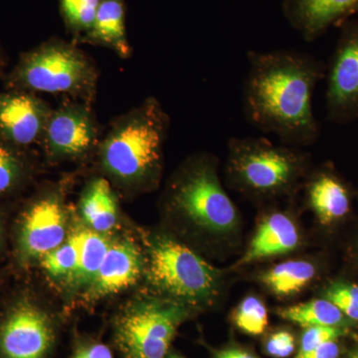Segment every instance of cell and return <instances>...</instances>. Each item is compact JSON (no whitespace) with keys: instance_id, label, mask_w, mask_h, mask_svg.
Wrapping results in <instances>:
<instances>
[{"instance_id":"obj_1","label":"cell","mask_w":358,"mask_h":358,"mask_svg":"<svg viewBox=\"0 0 358 358\" xmlns=\"http://www.w3.org/2000/svg\"><path fill=\"white\" fill-rule=\"evenodd\" d=\"M249 68L243 84L247 121L259 131L277 136L282 143L307 147L319 138L313 113L315 87L324 67L310 54L296 50L247 54Z\"/></svg>"},{"instance_id":"obj_2","label":"cell","mask_w":358,"mask_h":358,"mask_svg":"<svg viewBox=\"0 0 358 358\" xmlns=\"http://www.w3.org/2000/svg\"><path fill=\"white\" fill-rule=\"evenodd\" d=\"M171 117L155 96L117 117L99 143L101 166L124 186L152 183L162 169Z\"/></svg>"},{"instance_id":"obj_3","label":"cell","mask_w":358,"mask_h":358,"mask_svg":"<svg viewBox=\"0 0 358 358\" xmlns=\"http://www.w3.org/2000/svg\"><path fill=\"white\" fill-rule=\"evenodd\" d=\"M1 79L6 90L65 94L91 105L99 72L96 63L76 45L51 38L21 53Z\"/></svg>"},{"instance_id":"obj_4","label":"cell","mask_w":358,"mask_h":358,"mask_svg":"<svg viewBox=\"0 0 358 358\" xmlns=\"http://www.w3.org/2000/svg\"><path fill=\"white\" fill-rule=\"evenodd\" d=\"M308 155L298 147L265 138H235L228 143L226 171L232 185L256 197L291 192L307 173Z\"/></svg>"},{"instance_id":"obj_5","label":"cell","mask_w":358,"mask_h":358,"mask_svg":"<svg viewBox=\"0 0 358 358\" xmlns=\"http://www.w3.org/2000/svg\"><path fill=\"white\" fill-rule=\"evenodd\" d=\"M169 203L190 221L214 233H227L238 222L236 206L219 179L215 159H190L169 188Z\"/></svg>"},{"instance_id":"obj_6","label":"cell","mask_w":358,"mask_h":358,"mask_svg":"<svg viewBox=\"0 0 358 358\" xmlns=\"http://www.w3.org/2000/svg\"><path fill=\"white\" fill-rule=\"evenodd\" d=\"M148 255V279L164 293L195 303L215 296L217 271L185 245L157 238L150 245Z\"/></svg>"},{"instance_id":"obj_7","label":"cell","mask_w":358,"mask_h":358,"mask_svg":"<svg viewBox=\"0 0 358 358\" xmlns=\"http://www.w3.org/2000/svg\"><path fill=\"white\" fill-rule=\"evenodd\" d=\"M183 315L176 303H138L117 322V345L127 358H164Z\"/></svg>"},{"instance_id":"obj_8","label":"cell","mask_w":358,"mask_h":358,"mask_svg":"<svg viewBox=\"0 0 358 358\" xmlns=\"http://www.w3.org/2000/svg\"><path fill=\"white\" fill-rule=\"evenodd\" d=\"M40 143L53 159H79L88 155L100 143L91 105L72 102L52 110Z\"/></svg>"},{"instance_id":"obj_9","label":"cell","mask_w":358,"mask_h":358,"mask_svg":"<svg viewBox=\"0 0 358 358\" xmlns=\"http://www.w3.org/2000/svg\"><path fill=\"white\" fill-rule=\"evenodd\" d=\"M326 103L333 122L358 117V21L343 27L327 71Z\"/></svg>"},{"instance_id":"obj_10","label":"cell","mask_w":358,"mask_h":358,"mask_svg":"<svg viewBox=\"0 0 358 358\" xmlns=\"http://www.w3.org/2000/svg\"><path fill=\"white\" fill-rule=\"evenodd\" d=\"M53 338L48 317L31 303H20L0 326V358H45Z\"/></svg>"},{"instance_id":"obj_11","label":"cell","mask_w":358,"mask_h":358,"mask_svg":"<svg viewBox=\"0 0 358 358\" xmlns=\"http://www.w3.org/2000/svg\"><path fill=\"white\" fill-rule=\"evenodd\" d=\"M52 110L31 92H0V138L22 148L40 143Z\"/></svg>"},{"instance_id":"obj_12","label":"cell","mask_w":358,"mask_h":358,"mask_svg":"<svg viewBox=\"0 0 358 358\" xmlns=\"http://www.w3.org/2000/svg\"><path fill=\"white\" fill-rule=\"evenodd\" d=\"M21 222L20 255L27 260L41 259L64 243V205L56 193H48L32 202Z\"/></svg>"},{"instance_id":"obj_13","label":"cell","mask_w":358,"mask_h":358,"mask_svg":"<svg viewBox=\"0 0 358 358\" xmlns=\"http://www.w3.org/2000/svg\"><path fill=\"white\" fill-rule=\"evenodd\" d=\"M358 0H282V14L307 42L352 16Z\"/></svg>"},{"instance_id":"obj_14","label":"cell","mask_w":358,"mask_h":358,"mask_svg":"<svg viewBox=\"0 0 358 358\" xmlns=\"http://www.w3.org/2000/svg\"><path fill=\"white\" fill-rule=\"evenodd\" d=\"M141 267L138 247L129 241L112 242L98 274L87 289V299L100 300L129 288L138 282Z\"/></svg>"},{"instance_id":"obj_15","label":"cell","mask_w":358,"mask_h":358,"mask_svg":"<svg viewBox=\"0 0 358 358\" xmlns=\"http://www.w3.org/2000/svg\"><path fill=\"white\" fill-rule=\"evenodd\" d=\"M299 242L300 235L291 217L282 212H273L264 218L238 265L289 253L296 248Z\"/></svg>"},{"instance_id":"obj_16","label":"cell","mask_w":358,"mask_h":358,"mask_svg":"<svg viewBox=\"0 0 358 358\" xmlns=\"http://www.w3.org/2000/svg\"><path fill=\"white\" fill-rule=\"evenodd\" d=\"M79 41L107 47L120 58L131 57L124 0H101L91 30Z\"/></svg>"},{"instance_id":"obj_17","label":"cell","mask_w":358,"mask_h":358,"mask_svg":"<svg viewBox=\"0 0 358 358\" xmlns=\"http://www.w3.org/2000/svg\"><path fill=\"white\" fill-rule=\"evenodd\" d=\"M307 192L308 204L322 224L336 222L350 212V190L334 173H315L308 181Z\"/></svg>"},{"instance_id":"obj_18","label":"cell","mask_w":358,"mask_h":358,"mask_svg":"<svg viewBox=\"0 0 358 358\" xmlns=\"http://www.w3.org/2000/svg\"><path fill=\"white\" fill-rule=\"evenodd\" d=\"M80 211L92 230L106 233L115 227L117 202L107 178H96L87 185L80 201Z\"/></svg>"},{"instance_id":"obj_19","label":"cell","mask_w":358,"mask_h":358,"mask_svg":"<svg viewBox=\"0 0 358 358\" xmlns=\"http://www.w3.org/2000/svg\"><path fill=\"white\" fill-rule=\"evenodd\" d=\"M79 261L71 282L77 287H88L95 279L112 242L95 230H79Z\"/></svg>"},{"instance_id":"obj_20","label":"cell","mask_w":358,"mask_h":358,"mask_svg":"<svg viewBox=\"0 0 358 358\" xmlns=\"http://www.w3.org/2000/svg\"><path fill=\"white\" fill-rule=\"evenodd\" d=\"M282 319L306 327H343L346 317L334 303L327 299H317L281 308L278 312Z\"/></svg>"},{"instance_id":"obj_21","label":"cell","mask_w":358,"mask_h":358,"mask_svg":"<svg viewBox=\"0 0 358 358\" xmlns=\"http://www.w3.org/2000/svg\"><path fill=\"white\" fill-rule=\"evenodd\" d=\"M315 268L307 261H288L275 266L262 275V282L278 296L299 293L313 281Z\"/></svg>"},{"instance_id":"obj_22","label":"cell","mask_w":358,"mask_h":358,"mask_svg":"<svg viewBox=\"0 0 358 358\" xmlns=\"http://www.w3.org/2000/svg\"><path fill=\"white\" fill-rule=\"evenodd\" d=\"M29 171L25 148L0 138V196L13 192L24 181Z\"/></svg>"},{"instance_id":"obj_23","label":"cell","mask_w":358,"mask_h":358,"mask_svg":"<svg viewBox=\"0 0 358 358\" xmlns=\"http://www.w3.org/2000/svg\"><path fill=\"white\" fill-rule=\"evenodd\" d=\"M79 245V231H76L64 243L40 259L42 268L51 277L70 279L78 267Z\"/></svg>"},{"instance_id":"obj_24","label":"cell","mask_w":358,"mask_h":358,"mask_svg":"<svg viewBox=\"0 0 358 358\" xmlns=\"http://www.w3.org/2000/svg\"><path fill=\"white\" fill-rule=\"evenodd\" d=\"M101 0H59L66 27L78 40L91 30Z\"/></svg>"},{"instance_id":"obj_25","label":"cell","mask_w":358,"mask_h":358,"mask_svg":"<svg viewBox=\"0 0 358 358\" xmlns=\"http://www.w3.org/2000/svg\"><path fill=\"white\" fill-rule=\"evenodd\" d=\"M233 317L241 331L252 336L263 334L268 326L267 308L255 296L244 299L238 306Z\"/></svg>"},{"instance_id":"obj_26","label":"cell","mask_w":358,"mask_h":358,"mask_svg":"<svg viewBox=\"0 0 358 358\" xmlns=\"http://www.w3.org/2000/svg\"><path fill=\"white\" fill-rule=\"evenodd\" d=\"M346 317L358 322V285L350 282H334L324 294Z\"/></svg>"},{"instance_id":"obj_27","label":"cell","mask_w":358,"mask_h":358,"mask_svg":"<svg viewBox=\"0 0 358 358\" xmlns=\"http://www.w3.org/2000/svg\"><path fill=\"white\" fill-rule=\"evenodd\" d=\"M345 331L341 327H310L306 329L301 339L300 348L296 355H305L317 346L336 341L345 336Z\"/></svg>"},{"instance_id":"obj_28","label":"cell","mask_w":358,"mask_h":358,"mask_svg":"<svg viewBox=\"0 0 358 358\" xmlns=\"http://www.w3.org/2000/svg\"><path fill=\"white\" fill-rule=\"evenodd\" d=\"M266 350L275 358L288 357L294 350L293 334L286 331H277L268 339Z\"/></svg>"},{"instance_id":"obj_29","label":"cell","mask_w":358,"mask_h":358,"mask_svg":"<svg viewBox=\"0 0 358 358\" xmlns=\"http://www.w3.org/2000/svg\"><path fill=\"white\" fill-rule=\"evenodd\" d=\"M339 353V346L336 341H333L317 346L305 355H296V358H338Z\"/></svg>"},{"instance_id":"obj_30","label":"cell","mask_w":358,"mask_h":358,"mask_svg":"<svg viewBox=\"0 0 358 358\" xmlns=\"http://www.w3.org/2000/svg\"><path fill=\"white\" fill-rule=\"evenodd\" d=\"M74 358H114L113 353L110 352L108 346L101 345V343H96L86 346L82 348L80 352H77Z\"/></svg>"},{"instance_id":"obj_31","label":"cell","mask_w":358,"mask_h":358,"mask_svg":"<svg viewBox=\"0 0 358 358\" xmlns=\"http://www.w3.org/2000/svg\"><path fill=\"white\" fill-rule=\"evenodd\" d=\"M217 358H256L251 353L239 350V348H230L219 353Z\"/></svg>"},{"instance_id":"obj_32","label":"cell","mask_w":358,"mask_h":358,"mask_svg":"<svg viewBox=\"0 0 358 358\" xmlns=\"http://www.w3.org/2000/svg\"><path fill=\"white\" fill-rule=\"evenodd\" d=\"M7 66V55L4 51L3 47L0 44V78L6 74V68Z\"/></svg>"},{"instance_id":"obj_33","label":"cell","mask_w":358,"mask_h":358,"mask_svg":"<svg viewBox=\"0 0 358 358\" xmlns=\"http://www.w3.org/2000/svg\"><path fill=\"white\" fill-rule=\"evenodd\" d=\"M346 358H358V348L355 352H350Z\"/></svg>"},{"instance_id":"obj_34","label":"cell","mask_w":358,"mask_h":358,"mask_svg":"<svg viewBox=\"0 0 358 358\" xmlns=\"http://www.w3.org/2000/svg\"><path fill=\"white\" fill-rule=\"evenodd\" d=\"M357 13H358V4H357V7H355V11H353V14Z\"/></svg>"},{"instance_id":"obj_35","label":"cell","mask_w":358,"mask_h":358,"mask_svg":"<svg viewBox=\"0 0 358 358\" xmlns=\"http://www.w3.org/2000/svg\"><path fill=\"white\" fill-rule=\"evenodd\" d=\"M169 358H183V357H176V355H173V357H171Z\"/></svg>"}]
</instances>
